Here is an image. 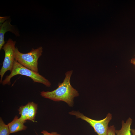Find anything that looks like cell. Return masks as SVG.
Segmentation results:
<instances>
[{
  "label": "cell",
  "mask_w": 135,
  "mask_h": 135,
  "mask_svg": "<svg viewBox=\"0 0 135 135\" xmlns=\"http://www.w3.org/2000/svg\"><path fill=\"white\" fill-rule=\"evenodd\" d=\"M72 72V70L67 72L63 82L58 83L56 89L52 91L40 92L41 96L54 101H64L69 106H72L74 98L79 95L78 91L72 86L70 83V79Z\"/></svg>",
  "instance_id": "cell-1"
},
{
  "label": "cell",
  "mask_w": 135,
  "mask_h": 135,
  "mask_svg": "<svg viewBox=\"0 0 135 135\" xmlns=\"http://www.w3.org/2000/svg\"><path fill=\"white\" fill-rule=\"evenodd\" d=\"M18 74L28 76L34 82L42 83L47 87H50L51 85V83L49 80L38 73L25 67L15 60L10 73L9 75H7L5 78L2 80V85H10V84L11 78L14 76Z\"/></svg>",
  "instance_id": "cell-2"
},
{
  "label": "cell",
  "mask_w": 135,
  "mask_h": 135,
  "mask_svg": "<svg viewBox=\"0 0 135 135\" xmlns=\"http://www.w3.org/2000/svg\"><path fill=\"white\" fill-rule=\"evenodd\" d=\"M42 46L36 49L33 48L30 52L25 54L20 52L16 47L15 51V59L25 67L38 73V60L42 55Z\"/></svg>",
  "instance_id": "cell-3"
},
{
  "label": "cell",
  "mask_w": 135,
  "mask_h": 135,
  "mask_svg": "<svg viewBox=\"0 0 135 135\" xmlns=\"http://www.w3.org/2000/svg\"><path fill=\"white\" fill-rule=\"evenodd\" d=\"M69 114L75 116L77 118H80L88 123L98 135H107L108 124L112 118V115L111 113H108L104 118L99 120L90 118L78 112L72 111L69 112Z\"/></svg>",
  "instance_id": "cell-4"
},
{
  "label": "cell",
  "mask_w": 135,
  "mask_h": 135,
  "mask_svg": "<svg viewBox=\"0 0 135 135\" xmlns=\"http://www.w3.org/2000/svg\"><path fill=\"white\" fill-rule=\"evenodd\" d=\"M16 42V41H13L11 39L9 38L2 48L4 51L5 56L0 71V83H2L3 77L6 72L8 70L11 72L12 70L15 60Z\"/></svg>",
  "instance_id": "cell-5"
},
{
  "label": "cell",
  "mask_w": 135,
  "mask_h": 135,
  "mask_svg": "<svg viewBox=\"0 0 135 135\" xmlns=\"http://www.w3.org/2000/svg\"><path fill=\"white\" fill-rule=\"evenodd\" d=\"M11 19L10 18L4 22L0 26V50L2 48L5 44L4 35L8 31L12 32L16 36H19V34L14 26L11 24Z\"/></svg>",
  "instance_id": "cell-6"
},
{
  "label": "cell",
  "mask_w": 135,
  "mask_h": 135,
  "mask_svg": "<svg viewBox=\"0 0 135 135\" xmlns=\"http://www.w3.org/2000/svg\"><path fill=\"white\" fill-rule=\"evenodd\" d=\"M8 124L10 134L25 130L27 128V127L24 125V123L19 121V118L17 116H16L13 120Z\"/></svg>",
  "instance_id": "cell-7"
},
{
  "label": "cell",
  "mask_w": 135,
  "mask_h": 135,
  "mask_svg": "<svg viewBox=\"0 0 135 135\" xmlns=\"http://www.w3.org/2000/svg\"><path fill=\"white\" fill-rule=\"evenodd\" d=\"M132 122V120L129 118L126 122L124 120L122 122V127L119 130H115L116 135H131L130 127Z\"/></svg>",
  "instance_id": "cell-8"
},
{
  "label": "cell",
  "mask_w": 135,
  "mask_h": 135,
  "mask_svg": "<svg viewBox=\"0 0 135 135\" xmlns=\"http://www.w3.org/2000/svg\"><path fill=\"white\" fill-rule=\"evenodd\" d=\"M29 104L28 103L24 106H20L18 110L19 113L21 115L19 118V121L22 123H24L28 120L29 113Z\"/></svg>",
  "instance_id": "cell-9"
},
{
  "label": "cell",
  "mask_w": 135,
  "mask_h": 135,
  "mask_svg": "<svg viewBox=\"0 0 135 135\" xmlns=\"http://www.w3.org/2000/svg\"><path fill=\"white\" fill-rule=\"evenodd\" d=\"M28 103L29 109L28 120L34 122L35 121V118L37 110L38 104L33 102H29Z\"/></svg>",
  "instance_id": "cell-10"
},
{
  "label": "cell",
  "mask_w": 135,
  "mask_h": 135,
  "mask_svg": "<svg viewBox=\"0 0 135 135\" xmlns=\"http://www.w3.org/2000/svg\"><path fill=\"white\" fill-rule=\"evenodd\" d=\"M10 134L8 124H6L1 118H0V135H10Z\"/></svg>",
  "instance_id": "cell-11"
},
{
  "label": "cell",
  "mask_w": 135,
  "mask_h": 135,
  "mask_svg": "<svg viewBox=\"0 0 135 135\" xmlns=\"http://www.w3.org/2000/svg\"><path fill=\"white\" fill-rule=\"evenodd\" d=\"M116 128L114 125L108 127L107 135H116L115 131Z\"/></svg>",
  "instance_id": "cell-12"
},
{
  "label": "cell",
  "mask_w": 135,
  "mask_h": 135,
  "mask_svg": "<svg viewBox=\"0 0 135 135\" xmlns=\"http://www.w3.org/2000/svg\"><path fill=\"white\" fill-rule=\"evenodd\" d=\"M41 133L43 134V135H61L56 132H52L49 133L45 130H42L41 132ZM36 135H38L36 133Z\"/></svg>",
  "instance_id": "cell-13"
},
{
  "label": "cell",
  "mask_w": 135,
  "mask_h": 135,
  "mask_svg": "<svg viewBox=\"0 0 135 135\" xmlns=\"http://www.w3.org/2000/svg\"><path fill=\"white\" fill-rule=\"evenodd\" d=\"M9 16H0V26L2 24L8 19L9 18Z\"/></svg>",
  "instance_id": "cell-14"
},
{
  "label": "cell",
  "mask_w": 135,
  "mask_h": 135,
  "mask_svg": "<svg viewBox=\"0 0 135 135\" xmlns=\"http://www.w3.org/2000/svg\"><path fill=\"white\" fill-rule=\"evenodd\" d=\"M131 132L132 135H135V129L131 128Z\"/></svg>",
  "instance_id": "cell-15"
},
{
  "label": "cell",
  "mask_w": 135,
  "mask_h": 135,
  "mask_svg": "<svg viewBox=\"0 0 135 135\" xmlns=\"http://www.w3.org/2000/svg\"><path fill=\"white\" fill-rule=\"evenodd\" d=\"M130 62L135 65V58H133L131 60Z\"/></svg>",
  "instance_id": "cell-16"
}]
</instances>
